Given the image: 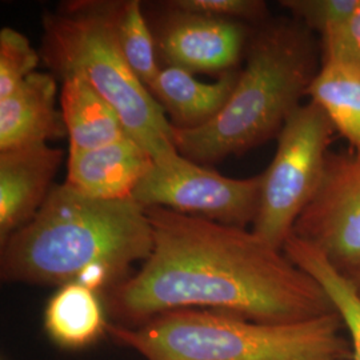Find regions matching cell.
Returning <instances> with one entry per match:
<instances>
[{
  "label": "cell",
  "instance_id": "cell-1",
  "mask_svg": "<svg viewBox=\"0 0 360 360\" xmlns=\"http://www.w3.org/2000/svg\"><path fill=\"white\" fill-rule=\"evenodd\" d=\"M146 211L153 251L141 270L104 296L112 323L135 327L176 309L264 323L334 312L322 287L255 232L163 207Z\"/></svg>",
  "mask_w": 360,
  "mask_h": 360
},
{
  "label": "cell",
  "instance_id": "cell-2",
  "mask_svg": "<svg viewBox=\"0 0 360 360\" xmlns=\"http://www.w3.org/2000/svg\"><path fill=\"white\" fill-rule=\"evenodd\" d=\"M151 251L150 219L132 198H92L63 183L1 245L0 276L7 283H80L105 296Z\"/></svg>",
  "mask_w": 360,
  "mask_h": 360
},
{
  "label": "cell",
  "instance_id": "cell-3",
  "mask_svg": "<svg viewBox=\"0 0 360 360\" xmlns=\"http://www.w3.org/2000/svg\"><path fill=\"white\" fill-rule=\"evenodd\" d=\"M311 31L297 20L263 27L251 40L245 68L229 102L199 129L172 127L180 155L195 163H212L242 154L270 139L307 95L315 71Z\"/></svg>",
  "mask_w": 360,
  "mask_h": 360
},
{
  "label": "cell",
  "instance_id": "cell-4",
  "mask_svg": "<svg viewBox=\"0 0 360 360\" xmlns=\"http://www.w3.org/2000/svg\"><path fill=\"white\" fill-rule=\"evenodd\" d=\"M336 312L264 323L206 309H176L135 327L110 323L117 345L146 360H352Z\"/></svg>",
  "mask_w": 360,
  "mask_h": 360
},
{
  "label": "cell",
  "instance_id": "cell-5",
  "mask_svg": "<svg viewBox=\"0 0 360 360\" xmlns=\"http://www.w3.org/2000/svg\"><path fill=\"white\" fill-rule=\"evenodd\" d=\"M43 30V59L58 77H80L98 91L154 160L178 154L163 108L119 49L110 3H71L47 13Z\"/></svg>",
  "mask_w": 360,
  "mask_h": 360
},
{
  "label": "cell",
  "instance_id": "cell-6",
  "mask_svg": "<svg viewBox=\"0 0 360 360\" xmlns=\"http://www.w3.org/2000/svg\"><path fill=\"white\" fill-rule=\"evenodd\" d=\"M335 129L316 104L299 105L279 132L276 154L262 174L260 202L254 230L283 250L296 220L322 184L327 148Z\"/></svg>",
  "mask_w": 360,
  "mask_h": 360
},
{
  "label": "cell",
  "instance_id": "cell-7",
  "mask_svg": "<svg viewBox=\"0 0 360 360\" xmlns=\"http://www.w3.org/2000/svg\"><path fill=\"white\" fill-rule=\"evenodd\" d=\"M262 175L233 179L178 154L154 160L132 199L171 211L243 227L257 219Z\"/></svg>",
  "mask_w": 360,
  "mask_h": 360
},
{
  "label": "cell",
  "instance_id": "cell-8",
  "mask_svg": "<svg viewBox=\"0 0 360 360\" xmlns=\"http://www.w3.org/2000/svg\"><path fill=\"white\" fill-rule=\"evenodd\" d=\"M296 236L340 270L360 262V153L328 159L319 190L296 220Z\"/></svg>",
  "mask_w": 360,
  "mask_h": 360
},
{
  "label": "cell",
  "instance_id": "cell-9",
  "mask_svg": "<svg viewBox=\"0 0 360 360\" xmlns=\"http://www.w3.org/2000/svg\"><path fill=\"white\" fill-rule=\"evenodd\" d=\"M240 22L171 10L158 35V49L167 65L190 72L233 71L245 49Z\"/></svg>",
  "mask_w": 360,
  "mask_h": 360
},
{
  "label": "cell",
  "instance_id": "cell-10",
  "mask_svg": "<svg viewBox=\"0 0 360 360\" xmlns=\"http://www.w3.org/2000/svg\"><path fill=\"white\" fill-rule=\"evenodd\" d=\"M62 160L47 143L0 151V245L38 214Z\"/></svg>",
  "mask_w": 360,
  "mask_h": 360
},
{
  "label": "cell",
  "instance_id": "cell-11",
  "mask_svg": "<svg viewBox=\"0 0 360 360\" xmlns=\"http://www.w3.org/2000/svg\"><path fill=\"white\" fill-rule=\"evenodd\" d=\"M154 165L150 153L131 136L87 151H70L67 180L92 198L129 199Z\"/></svg>",
  "mask_w": 360,
  "mask_h": 360
},
{
  "label": "cell",
  "instance_id": "cell-12",
  "mask_svg": "<svg viewBox=\"0 0 360 360\" xmlns=\"http://www.w3.org/2000/svg\"><path fill=\"white\" fill-rule=\"evenodd\" d=\"M56 96L53 75L37 71L0 99V151L47 143L67 134Z\"/></svg>",
  "mask_w": 360,
  "mask_h": 360
},
{
  "label": "cell",
  "instance_id": "cell-13",
  "mask_svg": "<svg viewBox=\"0 0 360 360\" xmlns=\"http://www.w3.org/2000/svg\"><path fill=\"white\" fill-rule=\"evenodd\" d=\"M239 71L220 75L207 83L180 67H162L148 91L163 111H167L174 129H193L211 122L229 102Z\"/></svg>",
  "mask_w": 360,
  "mask_h": 360
},
{
  "label": "cell",
  "instance_id": "cell-14",
  "mask_svg": "<svg viewBox=\"0 0 360 360\" xmlns=\"http://www.w3.org/2000/svg\"><path fill=\"white\" fill-rule=\"evenodd\" d=\"M101 294L87 285L58 287L44 309V330L58 347L79 351L108 335L110 322Z\"/></svg>",
  "mask_w": 360,
  "mask_h": 360
},
{
  "label": "cell",
  "instance_id": "cell-15",
  "mask_svg": "<svg viewBox=\"0 0 360 360\" xmlns=\"http://www.w3.org/2000/svg\"><path fill=\"white\" fill-rule=\"evenodd\" d=\"M60 112L70 151L95 150L129 136L114 107L80 77L63 79Z\"/></svg>",
  "mask_w": 360,
  "mask_h": 360
},
{
  "label": "cell",
  "instance_id": "cell-16",
  "mask_svg": "<svg viewBox=\"0 0 360 360\" xmlns=\"http://www.w3.org/2000/svg\"><path fill=\"white\" fill-rule=\"evenodd\" d=\"M284 254L322 287L347 333L352 360H360V295L347 275L319 248L291 233Z\"/></svg>",
  "mask_w": 360,
  "mask_h": 360
},
{
  "label": "cell",
  "instance_id": "cell-17",
  "mask_svg": "<svg viewBox=\"0 0 360 360\" xmlns=\"http://www.w3.org/2000/svg\"><path fill=\"white\" fill-rule=\"evenodd\" d=\"M307 95L355 153H360V72L335 60H323Z\"/></svg>",
  "mask_w": 360,
  "mask_h": 360
},
{
  "label": "cell",
  "instance_id": "cell-18",
  "mask_svg": "<svg viewBox=\"0 0 360 360\" xmlns=\"http://www.w3.org/2000/svg\"><path fill=\"white\" fill-rule=\"evenodd\" d=\"M110 13L119 49L131 70L148 89L159 74L154 35L143 15L141 1H112Z\"/></svg>",
  "mask_w": 360,
  "mask_h": 360
},
{
  "label": "cell",
  "instance_id": "cell-19",
  "mask_svg": "<svg viewBox=\"0 0 360 360\" xmlns=\"http://www.w3.org/2000/svg\"><path fill=\"white\" fill-rule=\"evenodd\" d=\"M40 56L31 41L11 27L0 31V99L18 90L37 72Z\"/></svg>",
  "mask_w": 360,
  "mask_h": 360
},
{
  "label": "cell",
  "instance_id": "cell-20",
  "mask_svg": "<svg viewBox=\"0 0 360 360\" xmlns=\"http://www.w3.org/2000/svg\"><path fill=\"white\" fill-rule=\"evenodd\" d=\"M282 4L299 23L323 37L346 23L359 0H285Z\"/></svg>",
  "mask_w": 360,
  "mask_h": 360
},
{
  "label": "cell",
  "instance_id": "cell-21",
  "mask_svg": "<svg viewBox=\"0 0 360 360\" xmlns=\"http://www.w3.org/2000/svg\"><path fill=\"white\" fill-rule=\"evenodd\" d=\"M167 7L174 11L233 22H257L267 15V6L260 0H174L168 1Z\"/></svg>",
  "mask_w": 360,
  "mask_h": 360
},
{
  "label": "cell",
  "instance_id": "cell-22",
  "mask_svg": "<svg viewBox=\"0 0 360 360\" xmlns=\"http://www.w3.org/2000/svg\"><path fill=\"white\" fill-rule=\"evenodd\" d=\"M323 60H335L360 72V0L346 23L322 37Z\"/></svg>",
  "mask_w": 360,
  "mask_h": 360
},
{
  "label": "cell",
  "instance_id": "cell-23",
  "mask_svg": "<svg viewBox=\"0 0 360 360\" xmlns=\"http://www.w3.org/2000/svg\"><path fill=\"white\" fill-rule=\"evenodd\" d=\"M342 271L351 279V282L354 283L360 295V262L354 264V266H351V267H348L346 270Z\"/></svg>",
  "mask_w": 360,
  "mask_h": 360
}]
</instances>
